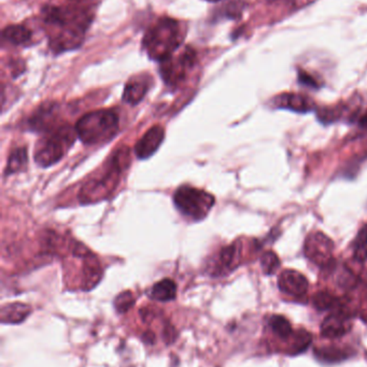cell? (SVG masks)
Here are the masks:
<instances>
[{"mask_svg": "<svg viewBox=\"0 0 367 367\" xmlns=\"http://www.w3.org/2000/svg\"><path fill=\"white\" fill-rule=\"evenodd\" d=\"M131 162V152L127 147L118 148L103 168V172L91 177L80 190L79 200L82 204L95 203L105 200L112 194L121 174Z\"/></svg>", "mask_w": 367, "mask_h": 367, "instance_id": "cell-1", "label": "cell"}, {"mask_svg": "<svg viewBox=\"0 0 367 367\" xmlns=\"http://www.w3.org/2000/svg\"><path fill=\"white\" fill-rule=\"evenodd\" d=\"M185 32L179 21L160 17L149 28L143 40V47L153 60L162 61L173 57L185 40Z\"/></svg>", "mask_w": 367, "mask_h": 367, "instance_id": "cell-2", "label": "cell"}, {"mask_svg": "<svg viewBox=\"0 0 367 367\" xmlns=\"http://www.w3.org/2000/svg\"><path fill=\"white\" fill-rule=\"evenodd\" d=\"M80 141L87 145L108 142L118 130V116L112 110H98L82 116L76 125Z\"/></svg>", "mask_w": 367, "mask_h": 367, "instance_id": "cell-3", "label": "cell"}, {"mask_svg": "<svg viewBox=\"0 0 367 367\" xmlns=\"http://www.w3.org/2000/svg\"><path fill=\"white\" fill-rule=\"evenodd\" d=\"M76 137L78 135L76 128L70 127V125L61 126L51 130L43 139L40 140L36 146L34 155L36 164L42 168L51 167L57 164L74 145Z\"/></svg>", "mask_w": 367, "mask_h": 367, "instance_id": "cell-4", "label": "cell"}, {"mask_svg": "<svg viewBox=\"0 0 367 367\" xmlns=\"http://www.w3.org/2000/svg\"><path fill=\"white\" fill-rule=\"evenodd\" d=\"M215 202L212 194L191 186L180 187L174 194V203L178 211L195 221L207 217Z\"/></svg>", "mask_w": 367, "mask_h": 367, "instance_id": "cell-5", "label": "cell"}, {"mask_svg": "<svg viewBox=\"0 0 367 367\" xmlns=\"http://www.w3.org/2000/svg\"><path fill=\"white\" fill-rule=\"evenodd\" d=\"M160 74L168 86L176 87L187 78V70L196 64V53L192 47H187L178 58L166 59L160 63Z\"/></svg>", "mask_w": 367, "mask_h": 367, "instance_id": "cell-6", "label": "cell"}, {"mask_svg": "<svg viewBox=\"0 0 367 367\" xmlns=\"http://www.w3.org/2000/svg\"><path fill=\"white\" fill-rule=\"evenodd\" d=\"M304 252L307 259L319 267H328L333 261L334 243L322 232H313L306 238Z\"/></svg>", "mask_w": 367, "mask_h": 367, "instance_id": "cell-7", "label": "cell"}, {"mask_svg": "<svg viewBox=\"0 0 367 367\" xmlns=\"http://www.w3.org/2000/svg\"><path fill=\"white\" fill-rule=\"evenodd\" d=\"M164 137V128L160 125L153 126L136 144V156L138 157L139 159H148L158 150V147L163 143Z\"/></svg>", "mask_w": 367, "mask_h": 367, "instance_id": "cell-8", "label": "cell"}, {"mask_svg": "<svg viewBox=\"0 0 367 367\" xmlns=\"http://www.w3.org/2000/svg\"><path fill=\"white\" fill-rule=\"evenodd\" d=\"M308 286L307 278L295 269H286L279 275V289L289 296H304L308 290Z\"/></svg>", "mask_w": 367, "mask_h": 367, "instance_id": "cell-9", "label": "cell"}, {"mask_svg": "<svg viewBox=\"0 0 367 367\" xmlns=\"http://www.w3.org/2000/svg\"><path fill=\"white\" fill-rule=\"evenodd\" d=\"M349 316L344 311H335L326 317L321 324V335L326 338H338L351 330Z\"/></svg>", "mask_w": 367, "mask_h": 367, "instance_id": "cell-10", "label": "cell"}, {"mask_svg": "<svg viewBox=\"0 0 367 367\" xmlns=\"http://www.w3.org/2000/svg\"><path fill=\"white\" fill-rule=\"evenodd\" d=\"M240 261V249L239 245L232 244L223 248L219 252L215 265L212 267L213 276H223L231 272L235 267H238Z\"/></svg>", "mask_w": 367, "mask_h": 367, "instance_id": "cell-11", "label": "cell"}, {"mask_svg": "<svg viewBox=\"0 0 367 367\" xmlns=\"http://www.w3.org/2000/svg\"><path fill=\"white\" fill-rule=\"evenodd\" d=\"M57 110H59V107L55 103H49V104L40 107L30 118L28 125L32 130L49 133L56 128L54 127V124L56 122Z\"/></svg>", "mask_w": 367, "mask_h": 367, "instance_id": "cell-12", "label": "cell"}, {"mask_svg": "<svg viewBox=\"0 0 367 367\" xmlns=\"http://www.w3.org/2000/svg\"><path fill=\"white\" fill-rule=\"evenodd\" d=\"M275 106L296 113H308L315 108V104L308 97L293 93L277 96L275 98Z\"/></svg>", "mask_w": 367, "mask_h": 367, "instance_id": "cell-13", "label": "cell"}, {"mask_svg": "<svg viewBox=\"0 0 367 367\" xmlns=\"http://www.w3.org/2000/svg\"><path fill=\"white\" fill-rule=\"evenodd\" d=\"M150 82L146 76H136L126 83L123 100L131 106L138 104L148 93Z\"/></svg>", "mask_w": 367, "mask_h": 367, "instance_id": "cell-14", "label": "cell"}, {"mask_svg": "<svg viewBox=\"0 0 367 367\" xmlns=\"http://www.w3.org/2000/svg\"><path fill=\"white\" fill-rule=\"evenodd\" d=\"M148 296L150 299L154 300V301H173L177 296V285L171 279H162L156 285H153L152 288L149 290Z\"/></svg>", "mask_w": 367, "mask_h": 367, "instance_id": "cell-15", "label": "cell"}, {"mask_svg": "<svg viewBox=\"0 0 367 367\" xmlns=\"http://www.w3.org/2000/svg\"><path fill=\"white\" fill-rule=\"evenodd\" d=\"M30 307L26 304L12 303L3 306L0 317L1 322L17 324L23 322L30 313Z\"/></svg>", "mask_w": 367, "mask_h": 367, "instance_id": "cell-16", "label": "cell"}, {"mask_svg": "<svg viewBox=\"0 0 367 367\" xmlns=\"http://www.w3.org/2000/svg\"><path fill=\"white\" fill-rule=\"evenodd\" d=\"M3 37L11 45H25L32 39V32L24 25H9L3 30Z\"/></svg>", "mask_w": 367, "mask_h": 367, "instance_id": "cell-17", "label": "cell"}, {"mask_svg": "<svg viewBox=\"0 0 367 367\" xmlns=\"http://www.w3.org/2000/svg\"><path fill=\"white\" fill-rule=\"evenodd\" d=\"M28 150L24 147L15 148L8 159L7 167L5 170V175H11V174L20 172L24 169L28 164Z\"/></svg>", "mask_w": 367, "mask_h": 367, "instance_id": "cell-18", "label": "cell"}, {"mask_svg": "<svg viewBox=\"0 0 367 367\" xmlns=\"http://www.w3.org/2000/svg\"><path fill=\"white\" fill-rule=\"evenodd\" d=\"M315 357L326 363H338L349 357L347 351L336 347H321L315 351Z\"/></svg>", "mask_w": 367, "mask_h": 367, "instance_id": "cell-19", "label": "cell"}, {"mask_svg": "<svg viewBox=\"0 0 367 367\" xmlns=\"http://www.w3.org/2000/svg\"><path fill=\"white\" fill-rule=\"evenodd\" d=\"M353 258L355 261L365 262L367 260V223L357 232L353 242Z\"/></svg>", "mask_w": 367, "mask_h": 367, "instance_id": "cell-20", "label": "cell"}, {"mask_svg": "<svg viewBox=\"0 0 367 367\" xmlns=\"http://www.w3.org/2000/svg\"><path fill=\"white\" fill-rule=\"evenodd\" d=\"M269 326H271L273 332L282 340H288L289 337H291L292 333H293L291 324L289 322L288 319L284 316L275 315V316L271 317L269 319Z\"/></svg>", "mask_w": 367, "mask_h": 367, "instance_id": "cell-21", "label": "cell"}, {"mask_svg": "<svg viewBox=\"0 0 367 367\" xmlns=\"http://www.w3.org/2000/svg\"><path fill=\"white\" fill-rule=\"evenodd\" d=\"M313 342V336L307 331L300 330L293 335L291 348L289 349V355H297L308 349Z\"/></svg>", "mask_w": 367, "mask_h": 367, "instance_id": "cell-22", "label": "cell"}, {"mask_svg": "<svg viewBox=\"0 0 367 367\" xmlns=\"http://www.w3.org/2000/svg\"><path fill=\"white\" fill-rule=\"evenodd\" d=\"M313 306L318 311H330V309H336L339 307V300L328 292L321 291L313 296Z\"/></svg>", "mask_w": 367, "mask_h": 367, "instance_id": "cell-23", "label": "cell"}, {"mask_svg": "<svg viewBox=\"0 0 367 367\" xmlns=\"http://www.w3.org/2000/svg\"><path fill=\"white\" fill-rule=\"evenodd\" d=\"M261 267L264 274H275L280 267V260L274 252H266L262 256Z\"/></svg>", "mask_w": 367, "mask_h": 367, "instance_id": "cell-24", "label": "cell"}, {"mask_svg": "<svg viewBox=\"0 0 367 367\" xmlns=\"http://www.w3.org/2000/svg\"><path fill=\"white\" fill-rule=\"evenodd\" d=\"M135 298L131 291L122 292L114 300V309L118 313H125L133 307Z\"/></svg>", "mask_w": 367, "mask_h": 367, "instance_id": "cell-25", "label": "cell"}, {"mask_svg": "<svg viewBox=\"0 0 367 367\" xmlns=\"http://www.w3.org/2000/svg\"><path fill=\"white\" fill-rule=\"evenodd\" d=\"M222 8H223V15L225 17L236 20L242 16L244 9V0H229V3Z\"/></svg>", "mask_w": 367, "mask_h": 367, "instance_id": "cell-26", "label": "cell"}, {"mask_svg": "<svg viewBox=\"0 0 367 367\" xmlns=\"http://www.w3.org/2000/svg\"><path fill=\"white\" fill-rule=\"evenodd\" d=\"M298 82L307 86V87H311V89H319V86H320L318 81L313 76L305 71L298 72Z\"/></svg>", "mask_w": 367, "mask_h": 367, "instance_id": "cell-27", "label": "cell"}, {"mask_svg": "<svg viewBox=\"0 0 367 367\" xmlns=\"http://www.w3.org/2000/svg\"><path fill=\"white\" fill-rule=\"evenodd\" d=\"M286 3H288L289 8L292 10H298L302 8L307 7V5H311L315 0H284Z\"/></svg>", "mask_w": 367, "mask_h": 367, "instance_id": "cell-28", "label": "cell"}, {"mask_svg": "<svg viewBox=\"0 0 367 367\" xmlns=\"http://www.w3.org/2000/svg\"><path fill=\"white\" fill-rule=\"evenodd\" d=\"M359 124H360V126L363 128V129L367 130V111L364 115L360 118V122H359Z\"/></svg>", "mask_w": 367, "mask_h": 367, "instance_id": "cell-29", "label": "cell"}, {"mask_svg": "<svg viewBox=\"0 0 367 367\" xmlns=\"http://www.w3.org/2000/svg\"><path fill=\"white\" fill-rule=\"evenodd\" d=\"M206 1H209V3H217V1H220V0H206Z\"/></svg>", "mask_w": 367, "mask_h": 367, "instance_id": "cell-30", "label": "cell"}]
</instances>
